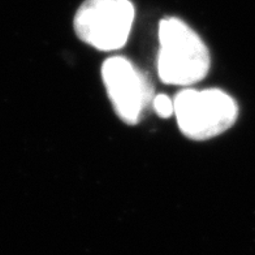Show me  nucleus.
Here are the masks:
<instances>
[{"label":"nucleus","instance_id":"nucleus-4","mask_svg":"<svg viewBox=\"0 0 255 255\" xmlns=\"http://www.w3.org/2000/svg\"><path fill=\"white\" fill-rule=\"evenodd\" d=\"M102 80L116 115L125 124H137L155 98L147 74L125 57L112 56L102 65Z\"/></svg>","mask_w":255,"mask_h":255},{"label":"nucleus","instance_id":"nucleus-1","mask_svg":"<svg viewBox=\"0 0 255 255\" xmlns=\"http://www.w3.org/2000/svg\"><path fill=\"white\" fill-rule=\"evenodd\" d=\"M159 42L158 74L164 84L190 86L207 76L211 65L210 51L184 21L176 17L161 20Z\"/></svg>","mask_w":255,"mask_h":255},{"label":"nucleus","instance_id":"nucleus-3","mask_svg":"<svg viewBox=\"0 0 255 255\" xmlns=\"http://www.w3.org/2000/svg\"><path fill=\"white\" fill-rule=\"evenodd\" d=\"M134 21L129 0H86L73 20L74 31L84 43L99 51L124 47Z\"/></svg>","mask_w":255,"mask_h":255},{"label":"nucleus","instance_id":"nucleus-5","mask_svg":"<svg viewBox=\"0 0 255 255\" xmlns=\"http://www.w3.org/2000/svg\"><path fill=\"white\" fill-rule=\"evenodd\" d=\"M152 106H154L155 112L161 116V118H169L171 115L175 114V107H173V101L171 98L165 94L156 95L152 101Z\"/></svg>","mask_w":255,"mask_h":255},{"label":"nucleus","instance_id":"nucleus-2","mask_svg":"<svg viewBox=\"0 0 255 255\" xmlns=\"http://www.w3.org/2000/svg\"><path fill=\"white\" fill-rule=\"evenodd\" d=\"M176 120L185 137L206 141L227 131L239 116V106L220 89H185L173 99Z\"/></svg>","mask_w":255,"mask_h":255}]
</instances>
